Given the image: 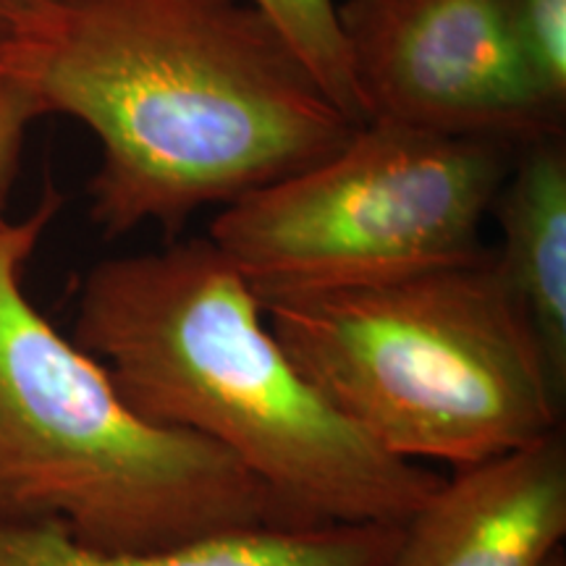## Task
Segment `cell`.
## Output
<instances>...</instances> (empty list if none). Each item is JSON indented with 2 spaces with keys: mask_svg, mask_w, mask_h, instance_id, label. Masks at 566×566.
<instances>
[{
  "mask_svg": "<svg viewBox=\"0 0 566 566\" xmlns=\"http://www.w3.org/2000/svg\"><path fill=\"white\" fill-rule=\"evenodd\" d=\"M0 69L40 116L76 118L101 142L87 192L108 239L181 231L359 126L242 0H53L0 40Z\"/></svg>",
  "mask_w": 566,
  "mask_h": 566,
  "instance_id": "6da1fadb",
  "label": "cell"
},
{
  "mask_svg": "<svg viewBox=\"0 0 566 566\" xmlns=\"http://www.w3.org/2000/svg\"><path fill=\"white\" fill-rule=\"evenodd\" d=\"M71 342L134 412L223 449L302 525H405L443 480L331 407L208 237L90 268Z\"/></svg>",
  "mask_w": 566,
  "mask_h": 566,
  "instance_id": "7a4b0ae2",
  "label": "cell"
},
{
  "mask_svg": "<svg viewBox=\"0 0 566 566\" xmlns=\"http://www.w3.org/2000/svg\"><path fill=\"white\" fill-rule=\"evenodd\" d=\"M63 197L0 218V520L51 522L97 551H166L226 533L300 527L237 459L134 412L92 354L24 292Z\"/></svg>",
  "mask_w": 566,
  "mask_h": 566,
  "instance_id": "3957f363",
  "label": "cell"
},
{
  "mask_svg": "<svg viewBox=\"0 0 566 566\" xmlns=\"http://www.w3.org/2000/svg\"><path fill=\"white\" fill-rule=\"evenodd\" d=\"M263 310L331 407L405 462L457 470L562 430L566 399L493 250Z\"/></svg>",
  "mask_w": 566,
  "mask_h": 566,
  "instance_id": "277c9868",
  "label": "cell"
},
{
  "mask_svg": "<svg viewBox=\"0 0 566 566\" xmlns=\"http://www.w3.org/2000/svg\"><path fill=\"white\" fill-rule=\"evenodd\" d=\"M514 147L365 122L346 145L223 205L208 239L260 302L338 292L467 263Z\"/></svg>",
  "mask_w": 566,
  "mask_h": 566,
  "instance_id": "5b68a950",
  "label": "cell"
},
{
  "mask_svg": "<svg viewBox=\"0 0 566 566\" xmlns=\"http://www.w3.org/2000/svg\"><path fill=\"white\" fill-rule=\"evenodd\" d=\"M338 24L365 122L520 150L564 134L509 34L504 0H346Z\"/></svg>",
  "mask_w": 566,
  "mask_h": 566,
  "instance_id": "8992f818",
  "label": "cell"
},
{
  "mask_svg": "<svg viewBox=\"0 0 566 566\" xmlns=\"http://www.w3.org/2000/svg\"><path fill=\"white\" fill-rule=\"evenodd\" d=\"M566 535V441L457 467L401 525L394 566H546Z\"/></svg>",
  "mask_w": 566,
  "mask_h": 566,
  "instance_id": "52a82bcc",
  "label": "cell"
},
{
  "mask_svg": "<svg viewBox=\"0 0 566 566\" xmlns=\"http://www.w3.org/2000/svg\"><path fill=\"white\" fill-rule=\"evenodd\" d=\"M399 543L401 525H300L111 554L84 546L51 522L0 520V566H394Z\"/></svg>",
  "mask_w": 566,
  "mask_h": 566,
  "instance_id": "ba28073f",
  "label": "cell"
},
{
  "mask_svg": "<svg viewBox=\"0 0 566 566\" xmlns=\"http://www.w3.org/2000/svg\"><path fill=\"white\" fill-rule=\"evenodd\" d=\"M501 268L566 399V147L564 134L522 145L493 202Z\"/></svg>",
  "mask_w": 566,
  "mask_h": 566,
  "instance_id": "9c48e42d",
  "label": "cell"
},
{
  "mask_svg": "<svg viewBox=\"0 0 566 566\" xmlns=\"http://www.w3.org/2000/svg\"><path fill=\"white\" fill-rule=\"evenodd\" d=\"M242 3L252 6L271 21L336 108H342L354 124H365V111L354 87L334 0H242Z\"/></svg>",
  "mask_w": 566,
  "mask_h": 566,
  "instance_id": "30bf717a",
  "label": "cell"
},
{
  "mask_svg": "<svg viewBox=\"0 0 566 566\" xmlns=\"http://www.w3.org/2000/svg\"><path fill=\"white\" fill-rule=\"evenodd\" d=\"M509 34L530 82L554 108L566 105V0H504Z\"/></svg>",
  "mask_w": 566,
  "mask_h": 566,
  "instance_id": "8fae6325",
  "label": "cell"
},
{
  "mask_svg": "<svg viewBox=\"0 0 566 566\" xmlns=\"http://www.w3.org/2000/svg\"><path fill=\"white\" fill-rule=\"evenodd\" d=\"M38 118L40 113L27 92L0 69V218H3V205L9 200L13 176H17L27 129Z\"/></svg>",
  "mask_w": 566,
  "mask_h": 566,
  "instance_id": "7c38bea8",
  "label": "cell"
},
{
  "mask_svg": "<svg viewBox=\"0 0 566 566\" xmlns=\"http://www.w3.org/2000/svg\"><path fill=\"white\" fill-rule=\"evenodd\" d=\"M53 0H0V40L9 38L19 27H24L42 9H48Z\"/></svg>",
  "mask_w": 566,
  "mask_h": 566,
  "instance_id": "4fadbf2b",
  "label": "cell"
},
{
  "mask_svg": "<svg viewBox=\"0 0 566 566\" xmlns=\"http://www.w3.org/2000/svg\"><path fill=\"white\" fill-rule=\"evenodd\" d=\"M546 566H566V558H564V551L562 554H556L554 558H551V562L546 564Z\"/></svg>",
  "mask_w": 566,
  "mask_h": 566,
  "instance_id": "5bb4252c",
  "label": "cell"
}]
</instances>
